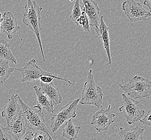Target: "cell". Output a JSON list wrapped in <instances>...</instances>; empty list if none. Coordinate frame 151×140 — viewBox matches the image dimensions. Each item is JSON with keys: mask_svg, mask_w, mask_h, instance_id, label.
<instances>
[{"mask_svg": "<svg viewBox=\"0 0 151 140\" xmlns=\"http://www.w3.org/2000/svg\"><path fill=\"white\" fill-rule=\"evenodd\" d=\"M42 10V7L38 6L36 1L27 0V4L25 6V11L23 13L22 22L29 27L36 35L42 55L43 61H45V58L40 36V32L42 29L40 25V12Z\"/></svg>", "mask_w": 151, "mask_h": 140, "instance_id": "6da1fadb", "label": "cell"}, {"mask_svg": "<svg viewBox=\"0 0 151 140\" xmlns=\"http://www.w3.org/2000/svg\"><path fill=\"white\" fill-rule=\"evenodd\" d=\"M22 108V113L27 128L32 131H40L48 135L50 140H52L50 131L45 124L44 114L42 109L35 110L22 100L18 94L16 95Z\"/></svg>", "mask_w": 151, "mask_h": 140, "instance_id": "7a4b0ae2", "label": "cell"}, {"mask_svg": "<svg viewBox=\"0 0 151 140\" xmlns=\"http://www.w3.org/2000/svg\"><path fill=\"white\" fill-rule=\"evenodd\" d=\"M103 99V91L95 82L93 70H90L88 72L87 79L82 92L80 104L91 105L98 108H102Z\"/></svg>", "mask_w": 151, "mask_h": 140, "instance_id": "3957f363", "label": "cell"}, {"mask_svg": "<svg viewBox=\"0 0 151 140\" xmlns=\"http://www.w3.org/2000/svg\"><path fill=\"white\" fill-rule=\"evenodd\" d=\"M126 95L134 99H149L151 95V80L136 75L124 85H119Z\"/></svg>", "mask_w": 151, "mask_h": 140, "instance_id": "277c9868", "label": "cell"}, {"mask_svg": "<svg viewBox=\"0 0 151 140\" xmlns=\"http://www.w3.org/2000/svg\"><path fill=\"white\" fill-rule=\"evenodd\" d=\"M122 97V105L119 110L123 113L129 125H133L140 121L145 116V106L138 101L123 93Z\"/></svg>", "mask_w": 151, "mask_h": 140, "instance_id": "5b68a950", "label": "cell"}, {"mask_svg": "<svg viewBox=\"0 0 151 140\" xmlns=\"http://www.w3.org/2000/svg\"><path fill=\"white\" fill-rule=\"evenodd\" d=\"M80 99L70 100L65 106L61 107L59 111L56 112L51 119L52 131L55 133L60 128L64 123L70 119L76 118L77 116L76 109L80 103Z\"/></svg>", "mask_w": 151, "mask_h": 140, "instance_id": "8992f818", "label": "cell"}, {"mask_svg": "<svg viewBox=\"0 0 151 140\" xmlns=\"http://www.w3.org/2000/svg\"><path fill=\"white\" fill-rule=\"evenodd\" d=\"M15 70H17L22 73V78L21 82H36L37 80L40 79L42 76H50L53 78L66 82L69 83L70 85H73V82H71L69 80L56 76L52 73L46 72L43 69H42L37 65L36 61L34 59H32L29 62H27L24 67L21 69L16 68Z\"/></svg>", "mask_w": 151, "mask_h": 140, "instance_id": "52a82bcc", "label": "cell"}, {"mask_svg": "<svg viewBox=\"0 0 151 140\" xmlns=\"http://www.w3.org/2000/svg\"><path fill=\"white\" fill-rule=\"evenodd\" d=\"M122 8L131 23L146 21L151 16V12L144 9L140 3L134 0L125 1Z\"/></svg>", "mask_w": 151, "mask_h": 140, "instance_id": "ba28073f", "label": "cell"}, {"mask_svg": "<svg viewBox=\"0 0 151 140\" xmlns=\"http://www.w3.org/2000/svg\"><path fill=\"white\" fill-rule=\"evenodd\" d=\"M111 105H109L106 109L101 108L92 117L91 125L99 133L107 131L114 122V118L116 115L111 112Z\"/></svg>", "mask_w": 151, "mask_h": 140, "instance_id": "9c48e42d", "label": "cell"}, {"mask_svg": "<svg viewBox=\"0 0 151 140\" xmlns=\"http://www.w3.org/2000/svg\"><path fill=\"white\" fill-rule=\"evenodd\" d=\"M22 108L16 95H13L8 99V104L2 112V116L6 119V124L9 125L15 120L21 112Z\"/></svg>", "mask_w": 151, "mask_h": 140, "instance_id": "30bf717a", "label": "cell"}, {"mask_svg": "<svg viewBox=\"0 0 151 140\" xmlns=\"http://www.w3.org/2000/svg\"><path fill=\"white\" fill-rule=\"evenodd\" d=\"M2 18L1 30L6 34L9 40H12L14 35L21 29L18 25V20L11 12H4Z\"/></svg>", "mask_w": 151, "mask_h": 140, "instance_id": "8fae6325", "label": "cell"}, {"mask_svg": "<svg viewBox=\"0 0 151 140\" xmlns=\"http://www.w3.org/2000/svg\"><path fill=\"white\" fill-rule=\"evenodd\" d=\"M83 8L89 19L91 27H95V30L99 29L101 9L98 3L94 0H82Z\"/></svg>", "mask_w": 151, "mask_h": 140, "instance_id": "7c38bea8", "label": "cell"}, {"mask_svg": "<svg viewBox=\"0 0 151 140\" xmlns=\"http://www.w3.org/2000/svg\"><path fill=\"white\" fill-rule=\"evenodd\" d=\"M27 126L21 112L15 120L4 128L6 131L10 134L15 140H21L26 133Z\"/></svg>", "mask_w": 151, "mask_h": 140, "instance_id": "4fadbf2b", "label": "cell"}, {"mask_svg": "<svg viewBox=\"0 0 151 140\" xmlns=\"http://www.w3.org/2000/svg\"><path fill=\"white\" fill-rule=\"evenodd\" d=\"M97 35L103 42L104 48L106 52V55L108 58V65H111L112 58L110 50V42L109 37V29L104 22L103 16H101L100 18V23L99 29L95 30Z\"/></svg>", "mask_w": 151, "mask_h": 140, "instance_id": "5bb4252c", "label": "cell"}, {"mask_svg": "<svg viewBox=\"0 0 151 140\" xmlns=\"http://www.w3.org/2000/svg\"><path fill=\"white\" fill-rule=\"evenodd\" d=\"M33 88L37 95V105L33 107V108L46 110L50 114L55 112L54 104L51 99L42 92L37 86H34Z\"/></svg>", "mask_w": 151, "mask_h": 140, "instance_id": "9a60e30c", "label": "cell"}, {"mask_svg": "<svg viewBox=\"0 0 151 140\" xmlns=\"http://www.w3.org/2000/svg\"><path fill=\"white\" fill-rule=\"evenodd\" d=\"M145 129L137 126L133 128L120 127L118 134L121 140H144Z\"/></svg>", "mask_w": 151, "mask_h": 140, "instance_id": "2e32d148", "label": "cell"}, {"mask_svg": "<svg viewBox=\"0 0 151 140\" xmlns=\"http://www.w3.org/2000/svg\"><path fill=\"white\" fill-rule=\"evenodd\" d=\"M40 88L42 92L51 99L54 105L61 103L63 97L59 91V88L55 87L53 82L49 84L40 82Z\"/></svg>", "mask_w": 151, "mask_h": 140, "instance_id": "e0dca14e", "label": "cell"}, {"mask_svg": "<svg viewBox=\"0 0 151 140\" xmlns=\"http://www.w3.org/2000/svg\"><path fill=\"white\" fill-rule=\"evenodd\" d=\"M81 129L80 126H76L73 123L72 119L65 122V127L63 130L62 136L69 140H74L78 136Z\"/></svg>", "mask_w": 151, "mask_h": 140, "instance_id": "ac0fdd59", "label": "cell"}, {"mask_svg": "<svg viewBox=\"0 0 151 140\" xmlns=\"http://www.w3.org/2000/svg\"><path fill=\"white\" fill-rule=\"evenodd\" d=\"M0 61H11L17 64L18 62L10 48V45L4 39L0 40Z\"/></svg>", "mask_w": 151, "mask_h": 140, "instance_id": "d6986e66", "label": "cell"}, {"mask_svg": "<svg viewBox=\"0 0 151 140\" xmlns=\"http://www.w3.org/2000/svg\"><path fill=\"white\" fill-rule=\"evenodd\" d=\"M15 69V67L9 66L8 61H0V82L2 84H4Z\"/></svg>", "mask_w": 151, "mask_h": 140, "instance_id": "ffe728a7", "label": "cell"}, {"mask_svg": "<svg viewBox=\"0 0 151 140\" xmlns=\"http://www.w3.org/2000/svg\"><path fill=\"white\" fill-rule=\"evenodd\" d=\"M76 25H81L83 30L85 31V32H89L91 31V25L89 23V19L83 8V11H82L81 16L77 21Z\"/></svg>", "mask_w": 151, "mask_h": 140, "instance_id": "44dd1931", "label": "cell"}, {"mask_svg": "<svg viewBox=\"0 0 151 140\" xmlns=\"http://www.w3.org/2000/svg\"><path fill=\"white\" fill-rule=\"evenodd\" d=\"M82 11L83 8L80 4V1L76 0V2L73 8L72 12L70 16V18H71L74 23H76L77 21L81 16Z\"/></svg>", "mask_w": 151, "mask_h": 140, "instance_id": "7402d4cb", "label": "cell"}, {"mask_svg": "<svg viewBox=\"0 0 151 140\" xmlns=\"http://www.w3.org/2000/svg\"><path fill=\"white\" fill-rule=\"evenodd\" d=\"M50 140L48 135L40 131H34L33 140Z\"/></svg>", "mask_w": 151, "mask_h": 140, "instance_id": "603a6c76", "label": "cell"}, {"mask_svg": "<svg viewBox=\"0 0 151 140\" xmlns=\"http://www.w3.org/2000/svg\"><path fill=\"white\" fill-rule=\"evenodd\" d=\"M0 140H14L10 134L6 131L4 128L0 124Z\"/></svg>", "mask_w": 151, "mask_h": 140, "instance_id": "cb8c5ba5", "label": "cell"}, {"mask_svg": "<svg viewBox=\"0 0 151 140\" xmlns=\"http://www.w3.org/2000/svg\"><path fill=\"white\" fill-rule=\"evenodd\" d=\"M143 125L148 126L151 128V109L145 115L142 120L140 121Z\"/></svg>", "mask_w": 151, "mask_h": 140, "instance_id": "d4e9b609", "label": "cell"}, {"mask_svg": "<svg viewBox=\"0 0 151 140\" xmlns=\"http://www.w3.org/2000/svg\"><path fill=\"white\" fill-rule=\"evenodd\" d=\"M34 131L30 129L27 131L24 136L22 137L21 140H33Z\"/></svg>", "mask_w": 151, "mask_h": 140, "instance_id": "484cf974", "label": "cell"}, {"mask_svg": "<svg viewBox=\"0 0 151 140\" xmlns=\"http://www.w3.org/2000/svg\"><path fill=\"white\" fill-rule=\"evenodd\" d=\"M40 80L42 82L45 83V84H49L52 82L53 78L50 76H42Z\"/></svg>", "mask_w": 151, "mask_h": 140, "instance_id": "4316f807", "label": "cell"}, {"mask_svg": "<svg viewBox=\"0 0 151 140\" xmlns=\"http://www.w3.org/2000/svg\"><path fill=\"white\" fill-rule=\"evenodd\" d=\"M144 5L147 6L150 10V12H151V0H145L144 2Z\"/></svg>", "mask_w": 151, "mask_h": 140, "instance_id": "83f0119b", "label": "cell"}, {"mask_svg": "<svg viewBox=\"0 0 151 140\" xmlns=\"http://www.w3.org/2000/svg\"><path fill=\"white\" fill-rule=\"evenodd\" d=\"M2 19H3V18L2 17V14H1V13H0V34H1V23H2Z\"/></svg>", "mask_w": 151, "mask_h": 140, "instance_id": "f1b7e54d", "label": "cell"}, {"mask_svg": "<svg viewBox=\"0 0 151 140\" xmlns=\"http://www.w3.org/2000/svg\"><path fill=\"white\" fill-rule=\"evenodd\" d=\"M70 1H71V2H73V1H74L75 0H70Z\"/></svg>", "mask_w": 151, "mask_h": 140, "instance_id": "f546056e", "label": "cell"}]
</instances>
